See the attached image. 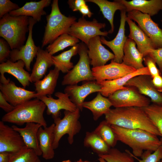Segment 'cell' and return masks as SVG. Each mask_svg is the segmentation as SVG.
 Wrapping results in <instances>:
<instances>
[{
    "label": "cell",
    "instance_id": "obj_52",
    "mask_svg": "<svg viewBox=\"0 0 162 162\" xmlns=\"http://www.w3.org/2000/svg\"><path fill=\"white\" fill-rule=\"evenodd\" d=\"M160 162H162V158L161 159V161H160Z\"/></svg>",
    "mask_w": 162,
    "mask_h": 162
},
{
    "label": "cell",
    "instance_id": "obj_1",
    "mask_svg": "<svg viewBox=\"0 0 162 162\" xmlns=\"http://www.w3.org/2000/svg\"><path fill=\"white\" fill-rule=\"evenodd\" d=\"M110 125L129 129H140L157 136L161 135L142 108L130 106L110 109L105 115Z\"/></svg>",
    "mask_w": 162,
    "mask_h": 162
},
{
    "label": "cell",
    "instance_id": "obj_34",
    "mask_svg": "<svg viewBox=\"0 0 162 162\" xmlns=\"http://www.w3.org/2000/svg\"><path fill=\"white\" fill-rule=\"evenodd\" d=\"M79 39L68 33L64 34L49 44L46 50L52 55L69 46H74L79 42Z\"/></svg>",
    "mask_w": 162,
    "mask_h": 162
},
{
    "label": "cell",
    "instance_id": "obj_28",
    "mask_svg": "<svg viewBox=\"0 0 162 162\" xmlns=\"http://www.w3.org/2000/svg\"><path fill=\"white\" fill-rule=\"evenodd\" d=\"M60 71L56 68L50 70L42 79L34 82L35 98L51 95L55 91Z\"/></svg>",
    "mask_w": 162,
    "mask_h": 162
},
{
    "label": "cell",
    "instance_id": "obj_45",
    "mask_svg": "<svg viewBox=\"0 0 162 162\" xmlns=\"http://www.w3.org/2000/svg\"><path fill=\"white\" fill-rule=\"evenodd\" d=\"M84 0H69L68 3L70 8L73 11H79L80 7L83 5L86 4Z\"/></svg>",
    "mask_w": 162,
    "mask_h": 162
},
{
    "label": "cell",
    "instance_id": "obj_40",
    "mask_svg": "<svg viewBox=\"0 0 162 162\" xmlns=\"http://www.w3.org/2000/svg\"><path fill=\"white\" fill-rule=\"evenodd\" d=\"M20 8L18 5L9 0H0V18H2L5 14Z\"/></svg>",
    "mask_w": 162,
    "mask_h": 162
},
{
    "label": "cell",
    "instance_id": "obj_3",
    "mask_svg": "<svg viewBox=\"0 0 162 162\" xmlns=\"http://www.w3.org/2000/svg\"><path fill=\"white\" fill-rule=\"evenodd\" d=\"M46 108L45 104L39 99H31L15 106L12 111L2 116V121L19 125L33 122L45 128L47 126L44 116Z\"/></svg>",
    "mask_w": 162,
    "mask_h": 162
},
{
    "label": "cell",
    "instance_id": "obj_37",
    "mask_svg": "<svg viewBox=\"0 0 162 162\" xmlns=\"http://www.w3.org/2000/svg\"><path fill=\"white\" fill-rule=\"evenodd\" d=\"M39 156L33 150L26 146L17 152L10 153L9 162H41Z\"/></svg>",
    "mask_w": 162,
    "mask_h": 162
},
{
    "label": "cell",
    "instance_id": "obj_2",
    "mask_svg": "<svg viewBox=\"0 0 162 162\" xmlns=\"http://www.w3.org/2000/svg\"><path fill=\"white\" fill-rule=\"evenodd\" d=\"M117 141L130 147L133 154L141 157L144 151L154 152L162 145L157 136L140 129H129L111 125Z\"/></svg>",
    "mask_w": 162,
    "mask_h": 162
},
{
    "label": "cell",
    "instance_id": "obj_48",
    "mask_svg": "<svg viewBox=\"0 0 162 162\" xmlns=\"http://www.w3.org/2000/svg\"><path fill=\"white\" fill-rule=\"evenodd\" d=\"M10 153L3 152H0V162H9Z\"/></svg>",
    "mask_w": 162,
    "mask_h": 162
},
{
    "label": "cell",
    "instance_id": "obj_15",
    "mask_svg": "<svg viewBox=\"0 0 162 162\" xmlns=\"http://www.w3.org/2000/svg\"><path fill=\"white\" fill-rule=\"evenodd\" d=\"M54 95L58 99L54 98L51 95L41 96L38 98L46 105L47 115H52L53 118L60 117L61 110L71 112L76 110L77 108L72 102L67 94L58 92H56Z\"/></svg>",
    "mask_w": 162,
    "mask_h": 162
},
{
    "label": "cell",
    "instance_id": "obj_43",
    "mask_svg": "<svg viewBox=\"0 0 162 162\" xmlns=\"http://www.w3.org/2000/svg\"><path fill=\"white\" fill-rule=\"evenodd\" d=\"M148 55L154 60L162 74V48L151 49L149 51Z\"/></svg>",
    "mask_w": 162,
    "mask_h": 162
},
{
    "label": "cell",
    "instance_id": "obj_6",
    "mask_svg": "<svg viewBox=\"0 0 162 162\" xmlns=\"http://www.w3.org/2000/svg\"><path fill=\"white\" fill-rule=\"evenodd\" d=\"M80 110L77 108L74 111L64 110L63 118L60 117L53 118L55 126L54 128L53 147L54 149L58 148L59 141L66 134L68 135V140L70 145L74 141V136L79 133L81 129L79 121Z\"/></svg>",
    "mask_w": 162,
    "mask_h": 162
},
{
    "label": "cell",
    "instance_id": "obj_19",
    "mask_svg": "<svg viewBox=\"0 0 162 162\" xmlns=\"http://www.w3.org/2000/svg\"><path fill=\"white\" fill-rule=\"evenodd\" d=\"M120 11V25L118 32L115 38L111 40L108 41L104 36H102L100 38V41L102 44L108 46L112 51L115 56L113 60L116 62L122 63L124 56V47L128 38L125 34L127 12L125 10Z\"/></svg>",
    "mask_w": 162,
    "mask_h": 162
},
{
    "label": "cell",
    "instance_id": "obj_42",
    "mask_svg": "<svg viewBox=\"0 0 162 162\" xmlns=\"http://www.w3.org/2000/svg\"><path fill=\"white\" fill-rule=\"evenodd\" d=\"M10 47L7 41L3 38L0 39V62H4L8 57H10Z\"/></svg>",
    "mask_w": 162,
    "mask_h": 162
},
{
    "label": "cell",
    "instance_id": "obj_11",
    "mask_svg": "<svg viewBox=\"0 0 162 162\" xmlns=\"http://www.w3.org/2000/svg\"><path fill=\"white\" fill-rule=\"evenodd\" d=\"M37 22L32 17H29L28 36L25 44L19 49L11 50L10 56V60L13 62L22 60L28 71L31 70V63L36 56L39 47L35 45L32 38L33 27Z\"/></svg>",
    "mask_w": 162,
    "mask_h": 162
},
{
    "label": "cell",
    "instance_id": "obj_5",
    "mask_svg": "<svg viewBox=\"0 0 162 162\" xmlns=\"http://www.w3.org/2000/svg\"><path fill=\"white\" fill-rule=\"evenodd\" d=\"M76 18L66 16L61 12L58 1L53 0L50 14L46 16L47 23L42 42L41 47L52 43L61 35L68 32L70 27Z\"/></svg>",
    "mask_w": 162,
    "mask_h": 162
},
{
    "label": "cell",
    "instance_id": "obj_16",
    "mask_svg": "<svg viewBox=\"0 0 162 162\" xmlns=\"http://www.w3.org/2000/svg\"><path fill=\"white\" fill-rule=\"evenodd\" d=\"M152 80L150 75H139L130 80L125 86L135 88L141 94L148 97L153 104L162 106V93L155 88Z\"/></svg>",
    "mask_w": 162,
    "mask_h": 162
},
{
    "label": "cell",
    "instance_id": "obj_10",
    "mask_svg": "<svg viewBox=\"0 0 162 162\" xmlns=\"http://www.w3.org/2000/svg\"><path fill=\"white\" fill-rule=\"evenodd\" d=\"M127 17L136 22L138 26L151 39L157 48H162V29L149 15L134 10L128 12Z\"/></svg>",
    "mask_w": 162,
    "mask_h": 162
},
{
    "label": "cell",
    "instance_id": "obj_51",
    "mask_svg": "<svg viewBox=\"0 0 162 162\" xmlns=\"http://www.w3.org/2000/svg\"><path fill=\"white\" fill-rule=\"evenodd\" d=\"M61 162H72L70 160H63Z\"/></svg>",
    "mask_w": 162,
    "mask_h": 162
},
{
    "label": "cell",
    "instance_id": "obj_26",
    "mask_svg": "<svg viewBox=\"0 0 162 162\" xmlns=\"http://www.w3.org/2000/svg\"><path fill=\"white\" fill-rule=\"evenodd\" d=\"M52 56L46 50L39 47L36 55V61L30 74L31 82L41 80L48 68L53 65Z\"/></svg>",
    "mask_w": 162,
    "mask_h": 162
},
{
    "label": "cell",
    "instance_id": "obj_12",
    "mask_svg": "<svg viewBox=\"0 0 162 162\" xmlns=\"http://www.w3.org/2000/svg\"><path fill=\"white\" fill-rule=\"evenodd\" d=\"M91 69L95 80L98 83L104 81L119 78L137 70L122 63H119L115 62L113 59L108 64L92 68Z\"/></svg>",
    "mask_w": 162,
    "mask_h": 162
},
{
    "label": "cell",
    "instance_id": "obj_41",
    "mask_svg": "<svg viewBox=\"0 0 162 162\" xmlns=\"http://www.w3.org/2000/svg\"><path fill=\"white\" fill-rule=\"evenodd\" d=\"M143 61L146 67L148 68L152 78L162 74L157 68L155 62L150 56L147 55L143 57Z\"/></svg>",
    "mask_w": 162,
    "mask_h": 162
},
{
    "label": "cell",
    "instance_id": "obj_24",
    "mask_svg": "<svg viewBox=\"0 0 162 162\" xmlns=\"http://www.w3.org/2000/svg\"><path fill=\"white\" fill-rule=\"evenodd\" d=\"M117 0L124 5L127 12L136 10L151 16L162 10V0Z\"/></svg>",
    "mask_w": 162,
    "mask_h": 162
},
{
    "label": "cell",
    "instance_id": "obj_9",
    "mask_svg": "<svg viewBox=\"0 0 162 162\" xmlns=\"http://www.w3.org/2000/svg\"><path fill=\"white\" fill-rule=\"evenodd\" d=\"M108 98L115 108L130 106L144 108L150 104V99L141 94L135 88H126L114 92Z\"/></svg>",
    "mask_w": 162,
    "mask_h": 162
},
{
    "label": "cell",
    "instance_id": "obj_17",
    "mask_svg": "<svg viewBox=\"0 0 162 162\" xmlns=\"http://www.w3.org/2000/svg\"><path fill=\"white\" fill-rule=\"evenodd\" d=\"M24 62L22 60H19L13 62L10 59L1 63L0 64V83H4L10 80L7 79L4 74L7 73L15 77L25 88L28 86L30 82V74L24 69Z\"/></svg>",
    "mask_w": 162,
    "mask_h": 162
},
{
    "label": "cell",
    "instance_id": "obj_29",
    "mask_svg": "<svg viewBox=\"0 0 162 162\" xmlns=\"http://www.w3.org/2000/svg\"><path fill=\"white\" fill-rule=\"evenodd\" d=\"M122 63L136 70L144 67L143 64V56L136 47V44L132 39L128 38L123 49Z\"/></svg>",
    "mask_w": 162,
    "mask_h": 162
},
{
    "label": "cell",
    "instance_id": "obj_47",
    "mask_svg": "<svg viewBox=\"0 0 162 162\" xmlns=\"http://www.w3.org/2000/svg\"><path fill=\"white\" fill-rule=\"evenodd\" d=\"M79 11L82 14L83 17L87 16L90 17L93 14V13L90 11L88 6L86 4L82 5L80 8Z\"/></svg>",
    "mask_w": 162,
    "mask_h": 162
},
{
    "label": "cell",
    "instance_id": "obj_30",
    "mask_svg": "<svg viewBox=\"0 0 162 162\" xmlns=\"http://www.w3.org/2000/svg\"><path fill=\"white\" fill-rule=\"evenodd\" d=\"M98 93L93 99L84 101L83 104V108L91 111L94 121H97L103 115L108 112L112 106L108 98L103 96L100 92Z\"/></svg>",
    "mask_w": 162,
    "mask_h": 162
},
{
    "label": "cell",
    "instance_id": "obj_18",
    "mask_svg": "<svg viewBox=\"0 0 162 162\" xmlns=\"http://www.w3.org/2000/svg\"><path fill=\"white\" fill-rule=\"evenodd\" d=\"M0 92L6 100L15 106L35 98L36 92L17 86L10 80L4 83H0Z\"/></svg>",
    "mask_w": 162,
    "mask_h": 162
},
{
    "label": "cell",
    "instance_id": "obj_32",
    "mask_svg": "<svg viewBox=\"0 0 162 162\" xmlns=\"http://www.w3.org/2000/svg\"><path fill=\"white\" fill-rule=\"evenodd\" d=\"M79 44L72 46L70 50L56 56H52V60L55 67L63 73H67L74 66L70 61L72 57L77 54Z\"/></svg>",
    "mask_w": 162,
    "mask_h": 162
},
{
    "label": "cell",
    "instance_id": "obj_23",
    "mask_svg": "<svg viewBox=\"0 0 162 162\" xmlns=\"http://www.w3.org/2000/svg\"><path fill=\"white\" fill-rule=\"evenodd\" d=\"M42 126L38 123L29 122L26 124L23 128H20L15 125L11 127L20 134L26 146L33 150L38 156H40L42 153L39 145L38 133Z\"/></svg>",
    "mask_w": 162,
    "mask_h": 162
},
{
    "label": "cell",
    "instance_id": "obj_22",
    "mask_svg": "<svg viewBox=\"0 0 162 162\" xmlns=\"http://www.w3.org/2000/svg\"><path fill=\"white\" fill-rule=\"evenodd\" d=\"M126 20L129 28L128 38L135 42L137 49L143 55V57L148 55L150 50L157 49L150 38L135 22L127 16Z\"/></svg>",
    "mask_w": 162,
    "mask_h": 162
},
{
    "label": "cell",
    "instance_id": "obj_38",
    "mask_svg": "<svg viewBox=\"0 0 162 162\" xmlns=\"http://www.w3.org/2000/svg\"><path fill=\"white\" fill-rule=\"evenodd\" d=\"M98 156L103 158L106 162H134V158L128 150H126L125 152H122L112 148L107 154Z\"/></svg>",
    "mask_w": 162,
    "mask_h": 162
},
{
    "label": "cell",
    "instance_id": "obj_50",
    "mask_svg": "<svg viewBox=\"0 0 162 162\" xmlns=\"http://www.w3.org/2000/svg\"><path fill=\"white\" fill-rule=\"evenodd\" d=\"M74 162H91L87 161V160L83 161L81 159H80L79 160L76 161H75Z\"/></svg>",
    "mask_w": 162,
    "mask_h": 162
},
{
    "label": "cell",
    "instance_id": "obj_25",
    "mask_svg": "<svg viewBox=\"0 0 162 162\" xmlns=\"http://www.w3.org/2000/svg\"><path fill=\"white\" fill-rule=\"evenodd\" d=\"M51 2V0H41L36 2H26L22 7L10 12L9 14L12 16H30L37 22L41 20L42 16L46 13L44 8L48 7Z\"/></svg>",
    "mask_w": 162,
    "mask_h": 162
},
{
    "label": "cell",
    "instance_id": "obj_39",
    "mask_svg": "<svg viewBox=\"0 0 162 162\" xmlns=\"http://www.w3.org/2000/svg\"><path fill=\"white\" fill-rule=\"evenodd\" d=\"M130 154L139 162H159L162 158V145L152 153V152L147 151L143 153L141 159L134 156L129 151Z\"/></svg>",
    "mask_w": 162,
    "mask_h": 162
},
{
    "label": "cell",
    "instance_id": "obj_7",
    "mask_svg": "<svg viewBox=\"0 0 162 162\" xmlns=\"http://www.w3.org/2000/svg\"><path fill=\"white\" fill-rule=\"evenodd\" d=\"M78 44L79 59L73 68L64 76L61 83L62 86L77 85L81 81L95 80L90 67L87 46L82 42Z\"/></svg>",
    "mask_w": 162,
    "mask_h": 162
},
{
    "label": "cell",
    "instance_id": "obj_33",
    "mask_svg": "<svg viewBox=\"0 0 162 162\" xmlns=\"http://www.w3.org/2000/svg\"><path fill=\"white\" fill-rule=\"evenodd\" d=\"M83 144L85 146L90 148L98 155L107 154L111 148L94 131L86 132Z\"/></svg>",
    "mask_w": 162,
    "mask_h": 162
},
{
    "label": "cell",
    "instance_id": "obj_35",
    "mask_svg": "<svg viewBox=\"0 0 162 162\" xmlns=\"http://www.w3.org/2000/svg\"><path fill=\"white\" fill-rule=\"evenodd\" d=\"M94 131L110 148H114L116 145L117 141L111 125L105 120L101 122Z\"/></svg>",
    "mask_w": 162,
    "mask_h": 162
},
{
    "label": "cell",
    "instance_id": "obj_36",
    "mask_svg": "<svg viewBox=\"0 0 162 162\" xmlns=\"http://www.w3.org/2000/svg\"><path fill=\"white\" fill-rule=\"evenodd\" d=\"M142 108L160 133L162 145V106L153 104Z\"/></svg>",
    "mask_w": 162,
    "mask_h": 162
},
{
    "label": "cell",
    "instance_id": "obj_53",
    "mask_svg": "<svg viewBox=\"0 0 162 162\" xmlns=\"http://www.w3.org/2000/svg\"><path fill=\"white\" fill-rule=\"evenodd\" d=\"M161 22L162 23V20H161Z\"/></svg>",
    "mask_w": 162,
    "mask_h": 162
},
{
    "label": "cell",
    "instance_id": "obj_21",
    "mask_svg": "<svg viewBox=\"0 0 162 162\" xmlns=\"http://www.w3.org/2000/svg\"><path fill=\"white\" fill-rule=\"evenodd\" d=\"M141 75L151 76L147 67H144L137 70L132 73L118 79L101 82L98 83L101 86V90L100 92L103 96L106 97H108L116 91L126 88V86L125 85L130 80L134 77Z\"/></svg>",
    "mask_w": 162,
    "mask_h": 162
},
{
    "label": "cell",
    "instance_id": "obj_13",
    "mask_svg": "<svg viewBox=\"0 0 162 162\" xmlns=\"http://www.w3.org/2000/svg\"><path fill=\"white\" fill-rule=\"evenodd\" d=\"M101 86L95 81L84 82L82 85L66 86L64 89L72 102L82 111L83 104L86 98L90 94L95 92H100Z\"/></svg>",
    "mask_w": 162,
    "mask_h": 162
},
{
    "label": "cell",
    "instance_id": "obj_20",
    "mask_svg": "<svg viewBox=\"0 0 162 162\" xmlns=\"http://www.w3.org/2000/svg\"><path fill=\"white\" fill-rule=\"evenodd\" d=\"M87 47L88 54L92 68L104 65L109 61L115 58L114 54L102 45L99 36L92 38Z\"/></svg>",
    "mask_w": 162,
    "mask_h": 162
},
{
    "label": "cell",
    "instance_id": "obj_8",
    "mask_svg": "<svg viewBox=\"0 0 162 162\" xmlns=\"http://www.w3.org/2000/svg\"><path fill=\"white\" fill-rule=\"evenodd\" d=\"M106 26L105 23L99 22L95 19L89 21L82 17L73 24L68 33L80 40L87 46L90 40L92 38L98 36H107L108 32L100 30Z\"/></svg>",
    "mask_w": 162,
    "mask_h": 162
},
{
    "label": "cell",
    "instance_id": "obj_49",
    "mask_svg": "<svg viewBox=\"0 0 162 162\" xmlns=\"http://www.w3.org/2000/svg\"><path fill=\"white\" fill-rule=\"evenodd\" d=\"M98 160L100 162H106L104 159L100 157H99Z\"/></svg>",
    "mask_w": 162,
    "mask_h": 162
},
{
    "label": "cell",
    "instance_id": "obj_14",
    "mask_svg": "<svg viewBox=\"0 0 162 162\" xmlns=\"http://www.w3.org/2000/svg\"><path fill=\"white\" fill-rule=\"evenodd\" d=\"M26 146L20 134L12 127L0 121V152H17Z\"/></svg>",
    "mask_w": 162,
    "mask_h": 162
},
{
    "label": "cell",
    "instance_id": "obj_46",
    "mask_svg": "<svg viewBox=\"0 0 162 162\" xmlns=\"http://www.w3.org/2000/svg\"><path fill=\"white\" fill-rule=\"evenodd\" d=\"M152 81L157 90L162 93V74L156 76L152 78Z\"/></svg>",
    "mask_w": 162,
    "mask_h": 162
},
{
    "label": "cell",
    "instance_id": "obj_31",
    "mask_svg": "<svg viewBox=\"0 0 162 162\" xmlns=\"http://www.w3.org/2000/svg\"><path fill=\"white\" fill-rule=\"evenodd\" d=\"M86 2H92L96 4L99 8L104 18L109 22L111 29L108 32L109 33L113 32L114 28L113 19L115 13L116 11H120L125 10V8L122 4L115 0L110 2L106 0H86Z\"/></svg>",
    "mask_w": 162,
    "mask_h": 162
},
{
    "label": "cell",
    "instance_id": "obj_27",
    "mask_svg": "<svg viewBox=\"0 0 162 162\" xmlns=\"http://www.w3.org/2000/svg\"><path fill=\"white\" fill-rule=\"evenodd\" d=\"M54 123L48 127L40 128L38 133V137L42 156L46 160L53 158L55 155L53 147Z\"/></svg>",
    "mask_w": 162,
    "mask_h": 162
},
{
    "label": "cell",
    "instance_id": "obj_44",
    "mask_svg": "<svg viewBox=\"0 0 162 162\" xmlns=\"http://www.w3.org/2000/svg\"><path fill=\"white\" fill-rule=\"evenodd\" d=\"M14 107L6 100L0 92V107L8 113L12 111Z\"/></svg>",
    "mask_w": 162,
    "mask_h": 162
},
{
    "label": "cell",
    "instance_id": "obj_4",
    "mask_svg": "<svg viewBox=\"0 0 162 162\" xmlns=\"http://www.w3.org/2000/svg\"><path fill=\"white\" fill-rule=\"evenodd\" d=\"M29 17L14 16L9 13L0 20V36L8 43L11 50L24 45L26 33L29 31Z\"/></svg>",
    "mask_w": 162,
    "mask_h": 162
}]
</instances>
